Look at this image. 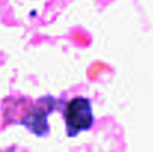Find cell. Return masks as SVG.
<instances>
[{"mask_svg":"<svg viewBox=\"0 0 153 152\" xmlns=\"http://www.w3.org/2000/svg\"><path fill=\"white\" fill-rule=\"evenodd\" d=\"M64 121L67 136L74 137L82 131H88L94 124L92 104L85 97L71 99L65 104L64 109Z\"/></svg>","mask_w":153,"mask_h":152,"instance_id":"cell-1","label":"cell"}]
</instances>
